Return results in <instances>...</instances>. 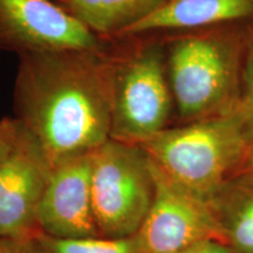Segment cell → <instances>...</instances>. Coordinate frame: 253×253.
Wrapping results in <instances>:
<instances>
[{
	"label": "cell",
	"mask_w": 253,
	"mask_h": 253,
	"mask_svg": "<svg viewBox=\"0 0 253 253\" xmlns=\"http://www.w3.org/2000/svg\"><path fill=\"white\" fill-rule=\"evenodd\" d=\"M50 171L39 144L14 118L12 149L0 158V238H33Z\"/></svg>",
	"instance_id": "7"
},
{
	"label": "cell",
	"mask_w": 253,
	"mask_h": 253,
	"mask_svg": "<svg viewBox=\"0 0 253 253\" xmlns=\"http://www.w3.org/2000/svg\"><path fill=\"white\" fill-rule=\"evenodd\" d=\"M181 253H230V251L221 242L210 240V242L202 243L194 248L185 250Z\"/></svg>",
	"instance_id": "17"
},
{
	"label": "cell",
	"mask_w": 253,
	"mask_h": 253,
	"mask_svg": "<svg viewBox=\"0 0 253 253\" xmlns=\"http://www.w3.org/2000/svg\"><path fill=\"white\" fill-rule=\"evenodd\" d=\"M238 173H242V175H246L253 178V145L251 149H250L243 166L240 167Z\"/></svg>",
	"instance_id": "18"
},
{
	"label": "cell",
	"mask_w": 253,
	"mask_h": 253,
	"mask_svg": "<svg viewBox=\"0 0 253 253\" xmlns=\"http://www.w3.org/2000/svg\"><path fill=\"white\" fill-rule=\"evenodd\" d=\"M13 144V119L0 121V158L9 153Z\"/></svg>",
	"instance_id": "16"
},
{
	"label": "cell",
	"mask_w": 253,
	"mask_h": 253,
	"mask_svg": "<svg viewBox=\"0 0 253 253\" xmlns=\"http://www.w3.org/2000/svg\"><path fill=\"white\" fill-rule=\"evenodd\" d=\"M253 25V0H172L118 38Z\"/></svg>",
	"instance_id": "10"
},
{
	"label": "cell",
	"mask_w": 253,
	"mask_h": 253,
	"mask_svg": "<svg viewBox=\"0 0 253 253\" xmlns=\"http://www.w3.org/2000/svg\"><path fill=\"white\" fill-rule=\"evenodd\" d=\"M252 145L235 107L220 115L168 126L141 147L173 182L213 205Z\"/></svg>",
	"instance_id": "3"
},
{
	"label": "cell",
	"mask_w": 253,
	"mask_h": 253,
	"mask_svg": "<svg viewBox=\"0 0 253 253\" xmlns=\"http://www.w3.org/2000/svg\"><path fill=\"white\" fill-rule=\"evenodd\" d=\"M112 102L113 39L99 48L19 55L15 119L39 144L52 169L109 140Z\"/></svg>",
	"instance_id": "1"
},
{
	"label": "cell",
	"mask_w": 253,
	"mask_h": 253,
	"mask_svg": "<svg viewBox=\"0 0 253 253\" xmlns=\"http://www.w3.org/2000/svg\"><path fill=\"white\" fill-rule=\"evenodd\" d=\"M107 41L54 0H0V49L21 55L39 50L99 48Z\"/></svg>",
	"instance_id": "8"
},
{
	"label": "cell",
	"mask_w": 253,
	"mask_h": 253,
	"mask_svg": "<svg viewBox=\"0 0 253 253\" xmlns=\"http://www.w3.org/2000/svg\"><path fill=\"white\" fill-rule=\"evenodd\" d=\"M91 153L52 169L37 213L42 235L53 238L100 237L91 203Z\"/></svg>",
	"instance_id": "9"
},
{
	"label": "cell",
	"mask_w": 253,
	"mask_h": 253,
	"mask_svg": "<svg viewBox=\"0 0 253 253\" xmlns=\"http://www.w3.org/2000/svg\"><path fill=\"white\" fill-rule=\"evenodd\" d=\"M231 238L240 252L253 253V195L237 211L232 221Z\"/></svg>",
	"instance_id": "14"
},
{
	"label": "cell",
	"mask_w": 253,
	"mask_h": 253,
	"mask_svg": "<svg viewBox=\"0 0 253 253\" xmlns=\"http://www.w3.org/2000/svg\"><path fill=\"white\" fill-rule=\"evenodd\" d=\"M236 108L253 140V28L250 33L248 47H246L242 90Z\"/></svg>",
	"instance_id": "13"
},
{
	"label": "cell",
	"mask_w": 253,
	"mask_h": 253,
	"mask_svg": "<svg viewBox=\"0 0 253 253\" xmlns=\"http://www.w3.org/2000/svg\"><path fill=\"white\" fill-rule=\"evenodd\" d=\"M150 166L154 201L136 235L143 253H181L210 240L223 243L213 205L173 182L151 160Z\"/></svg>",
	"instance_id": "6"
},
{
	"label": "cell",
	"mask_w": 253,
	"mask_h": 253,
	"mask_svg": "<svg viewBox=\"0 0 253 253\" xmlns=\"http://www.w3.org/2000/svg\"><path fill=\"white\" fill-rule=\"evenodd\" d=\"M252 28H202L164 39L168 81L183 123L220 115L237 106Z\"/></svg>",
	"instance_id": "2"
},
{
	"label": "cell",
	"mask_w": 253,
	"mask_h": 253,
	"mask_svg": "<svg viewBox=\"0 0 253 253\" xmlns=\"http://www.w3.org/2000/svg\"><path fill=\"white\" fill-rule=\"evenodd\" d=\"M102 39H115L172 0H54Z\"/></svg>",
	"instance_id": "11"
},
{
	"label": "cell",
	"mask_w": 253,
	"mask_h": 253,
	"mask_svg": "<svg viewBox=\"0 0 253 253\" xmlns=\"http://www.w3.org/2000/svg\"><path fill=\"white\" fill-rule=\"evenodd\" d=\"M36 239L42 253H143L136 236L126 238H53L41 233Z\"/></svg>",
	"instance_id": "12"
},
{
	"label": "cell",
	"mask_w": 253,
	"mask_h": 253,
	"mask_svg": "<svg viewBox=\"0 0 253 253\" xmlns=\"http://www.w3.org/2000/svg\"><path fill=\"white\" fill-rule=\"evenodd\" d=\"M0 253H42L36 238L5 239L0 238Z\"/></svg>",
	"instance_id": "15"
},
{
	"label": "cell",
	"mask_w": 253,
	"mask_h": 253,
	"mask_svg": "<svg viewBox=\"0 0 253 253\" xmlns=\"http://www.w3.org/2000/svg\"><path fill=\"white\" fill-rule=\"evenodd\" d=\"M172 107L164 40L154 34L113 39L110 138L141 145L168 128Z\"/></svg>",
	"instance_id": "4"
},
{
	"label": "cell",
	"mask_w": 253,
	"mask_h": 253,
	"mask_svg": "<svg viewBox=\"0 0 253 253\" xmlns=\"http://www.w3.org/2000/svg\"><path fill=\"white\" fill-rule=\"evenodd\" d=\"M90 189L99 236H136L154 201L149 157L141 145L109 138L91 153Z\"/></svg>",
	"instance_id": "5"
}]
</instances>
